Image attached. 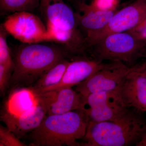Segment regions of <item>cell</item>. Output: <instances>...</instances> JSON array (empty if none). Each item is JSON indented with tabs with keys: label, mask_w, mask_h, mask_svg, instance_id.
<instances>
[{
	"label": "cell",
	"mask_w": 146,
	"mask_h": 146,
	"mask_svg": "<svg viewBox=\"0 0 146 146\" xmlns=\"http://www.w3.org/2000/svg\"><path fill=\"white\" fill-rule=\"evenodd\" d=\"M39 5L46 22L64 30L79 29L75 13L63 0H39Z\"/></svg>",
	"instance_id": "obj_13"
},
{
	"label": "cell",
	"mask_w": 146,
	"mask_h": 146,
	"mask_svg": "<svg viewBox=\"0 0 146 146\" xmlns=\"http://www.w3.org/2000/svg\"><path fill=\"white\" fill-rule=\"evenodd\" d=\"M145 70H146V65H145Z\"/></svg>",
	"instance_id": "obj_24"
},
{
	"label": "cell",
	"mask_w": 146,
	"mask_h": 146,
	"mask_svg": "<svg viewBox=\"0 0 146 146\" xmlns=\"http://www.w3.org/2000/svg\"><path fill=\"white\" fill-rule=\"evenodd\" d=\"M47 115L46 108L39 97V103L36 106L21 115L2 110L1 120L20 139L36 129Z\"/></svg>",
	"instance_id": "obj_11"
},
{
	"label": "cell",
	"mask_w": 146,
	"mask_h": 146,
	"mask_svg": "<svg viewBox=\"0 0 146 146\" xmlns=\"http://www.w3.org/2000/svg\"><path fill=\"white\" fill-rule=\"evenodd\" d=\"M71 61L64 58L41 76L34 86H31L35 91H38L57 85L62 80L64 74Z\"/></svg>",
	"instance_id": "obj_16"
},
{
	"label": "cell",
	"mask_w": 146,
	"mask_h": 146,
	"mask_svg": "<svg viewBox=\"0 0 146 146\" xmlns=\"http://www.w3.org/2000/svg\"><path fill=\"white\" fill-rule=\"evenodd\" d=\"M119 0H93L91 5L97 9H117Z\"/></svg>",
	"instance_id": "obj_21"
},
{
	"label": "cell",
	"mask_w": 146,
	"mask_h": 146,
	"mask_svg": "<svg viewBox=\"0 0 146 146\" xmlns=\"http://www.w3.org/2000/svg\"><path fill=\"white\" fill-rule=\"evenodd\" d=\"M89 121L100 122L115 119L129 109L121 98L119 88L114 91L97 92L83 96Z\"/></svg>",
	"instance_id": "obj_8"
},
{
	"label": "cell",
	"mask_w": 146,
	"mask_h": 146,
	"mask_svg": "<svg viewBox=\"0 0 146 146\" xmlns=\"http://www.w3.org/2000/svg\"><path fill=\"white\" fill-rule=\"evenodd\" d=\"M136 146H146V131L141 137L140 141L137 143Z\"/></svg>",
	"instance_id": "obj_23"
},
{
	"label": "cell",
	"mask_w": 146,
	"mask_h": 146,
	"mask_svg": "<svg viewBox=\"0 0 146 146\" xmlns=\"http://www.w3.org/2000/svg\"><path fill=\"white\" fill-rule=\"evenodd\" d=\"M2 26L8 34L24 44L51 42L46 27L38 16L29 11L11 14Z\"/></svg>",
	"instance_id": "obj_5"
},
{
	"label": "cell",
	"mask_w": 146,
	"mask_h": 146,
	"mask_svg": "<svg viewBox=\"0 0 146 146\" xmlns=\"http://www.w3.org/2000/svg\"><path fill=\"white\" fill-rule=\"evenodd\" d=\"M132 67L122 62H110L108 66L76 85V91L83 96L97 92L114 91L119 88Z\"/></svg>",
	"instance_id": "obj_6"
},
{
	"label": "cell",
	"mask_w": 146,
	"mask_h": 146,
	"mask_svg": "<svg viewBox=\"0 0 146 146\" xmlns=\"http://www.w3.org/2000/svg\"><path fill=\"white\" fill-rule=\"evenodd\" d=\"M89 122L86 108L47 115L40 125L29 133V146H80L78 141L85 136Z\"/></svg>",
	"instance_id": "obj_2"
},
{
	"label": "cell",
	"mask_w": 146,
	"mask_h": 146,
	"mask_svg": "<svg viewBox=\"0 0 146 146\" xmlns=\"http://www.w3.org/2000/svg\"><path fill=\"white\" fill-rule=\"evenodd\" d=\"M119 90L127 107L140 112H146L145 65L133 66Z\"/></svg>",
	"instance_id": "obj_9"
},
{
	"label": "cell",
	"mask_w": 146,
	"mask_h": 146,
	"mask_svg": "<svg viewBox=\"0 0 146 146\" xmlns=\"http://www.w3.org/2000/svg\"><path fill=\"white\" fill-rule=\"evenodd\" d=\"M146 131V122L141 112L129 108L110 121L89 122L81 146H127L136 145Z\"/></svg>",
	"instance_id": "obj_1"
},
{
	"label": "cell",
	"mask_w": 146,
	"mask_h": 146,
	"mask_svg": "<svg viewBox=\"0 0 146 146\" xmlns=\"http://www.w3.org/2000/svg\"><path fill=\"white\" fill-rule=\"evenodd\" d=\"M13 71L2 64H0V92L1 95L10 86L11 80Z\"/></svg>",
	"instance_id": "obj_20"
},
{
	"label": "cell",
	"mask_w": 146,
	"mask_h": 146,
	"mask_svg": "<svg viewBox=\"0 0 146 146\" xmlns=\"http://www.w3.org/2000/svg\"><path fill=\"white\" fill-rule=\"evenodd\" d=\"M0 146H27L20 140V138L7 127L0 125Z\"/></svg>",
	"instance_id": "obj_19"
},
{
	"label": "cell",
	"mask_w": 146,
	"mask_h": 146,
	"mask_svg": "<svg viewBox=\"0 0 146 146\" xmlns=\"http://www.w3.org/2000/svg\"><path fill=\"white\" fill-rule=\"evenodd\" d=\"M69 56L63 46L25 44L16 50L13 57L14 69L10 86L30 87L54 65Z\"/></svg>",
	"instance_id": "obj_3"
},
{
	"label": "cell",
	"mask_w": 146,
	"mask_h": 146,
	"mask_svg": "<svg viewBox=\"0 0 146 146\" xmlns=\"http://www.w3.org/2000/svg\"><path fill=\"white\" fill-rule=\"evenodd\" d=\"M146 17V0H136L117 11L105 27L87 38L88 48L109 35L131 30Z\"/></svg>",
	"instance_id": "obj_7"
},
{
	"label": "cell",
	"mask_w": 146,
	"mask_h": 146,
	"mask_svg": "<svg viewBox=\"0 0 146 146\" xmlns=\"http://www.w3.org/2000/svg\"><path fill=\"white\" fill-rule=\"evenodd\" d=\"M39 4V0H0V8L4 13H15L34 9Z\"/></svg>",
	"instance_id": "obj_17"
},
{
	"label": "cell",
	"mask_w": 146,
	"mask_h": 146,
	"mask_svg": "<svg viewBox=\"0 0 146 146\" xmlns=\"http://www.w3.org/2000/svg\"><path fill=\"white\" fill-rule=\"evenodd\" d=\"M146 42L129 32L109 35L89 47L91 58L104 62H120L132 65L143 55Z\"/></svg>",
	"instance_id": "obj_4"
},
{
	"label": "cell",
	"mask_w": 146,
	"mask_h": 146,
	"mask_svg": "<svg viewBox=\"0 0 146 146\" xmlns=\"http://www.w3.org/2000/svg\"><path fill=\"white\" fill-rule=\"evenodd\" d=\"M127 32L133 34L138 39L146 42V17L137 26Z\"/></svg>",
	"instance_id": "obj_22"
},
{
	"label": "cell",
	"mask_w": 146,
	"mask_h": 146,
	"mask_svg": "<svg viewBox=\"0 0 146 146\" xmlns=\"http://www.w3.org/2000/svg\"><path fill=\"white\" fill-rule=\"evenodd\" d=\"M110 63H105L86 56L76 58L70 62L60 83L38 91H33L35 94H39L76 86L94 73L108 66Z\"/></svg>",
	"instance_id": "obj_10"
},
{
	"label": "cell",
	"mask_w": 146,
	"mask_h": 146,
	"mask_svg": "<svg viewBox=\"0 0 146 146\" xmlns=\"http://www.w3.org/2000/svg\"><path fill=\"white\" fill-rule=\"evenodd\" d=\"M55 91L54 100L47 109V115H60L85 108L83 96L72 87Z\"/></svg>",
	"instance_id": "obj_14"
},
{
	"label": "cell",
	"mask_w": 146,
	"mask_h": 146,
	"mask_svg": "<svg viewBox=\"0 0 146 146\" xmlns=\"http://www.w3.org/2000/svg\"><path fill=\"white\" fill-rule=\"evenodd\" d=\"M7 33L2 26L0 31V64L13 71L14 62L7 42Z\"/></svg>",
	"instance_id": "obj_18"
},
{
	"label": "cell",
	"mask_w": 146,
	"mask_h": 146,
	"mask_svg": "<svg viewBox=\"0 0 146 146\" xmlns=\"http://www.w3.org/2000/svg\"><path fill=\"white\" fill-rule=\"evenodd\" d=\"M77 4L80 12L75 13L77 25L86 41L95 33L105 27L117 11V9H96L83 2Z\"/></svg>",
	"instance_id": "obj_12"
},
{
	"label": "cell",
	"mask_w": 146,
	"mask_h": 146,
	"mask_svg": "<svg viewBox=\"0 0 146 146\" xmlns=\"http://www.w3.org/2000/svg\"><path fill=\"white\" fill-rule=\"evenodd\" d=\"M39 103V97L31 87L14 88L2 110L15 115L26 112Z\"/></svg>",
	"instance_id": "obj_15"
}]
</instances>
